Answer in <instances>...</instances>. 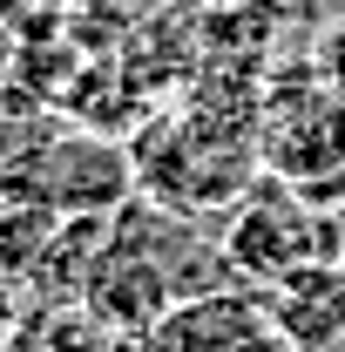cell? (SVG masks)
Returning <instances> with one entry per match:
<instances>
[{"mask_svg":"<svg viewBox=\"0 0 345 352\" xmlns=\"http://www.w3.org/2000/svg\"><path fill=\"white\" fill-rule=\"evenodd\" d=\"M0 190H14L27 204H47L61 217H109L129 197V163L95 135H47Z\"/></svg>","mask_w":345,"mask_h":352,"instance_id":"6da1fadb","label":"cell"},{"mask_svg":"<svg viewBox=\"0 0 345 352\" xmlns=\"http://www.w3.org/2000/svg\"><path fill=\"white\" fill-rule=\"evenodd\" d=\"M339 230L318 217V204H304L298 190H291V204H251L244 217L230 223V237H223V258L237 264V278H251V285H278V278H291L298 264L311 258H339Z\"/></svg>","mask_w":345,"mask_h":352,"instance_id":"7a4b0ae2","label":"cell"},{"mask_svg":"<svg viewBox=\"0 0 345 352\" xmlns=\"http://www.w3.org/2000/svg\"><path fill=\"white\" fill-rule=\"evenodd\" d=\"M149 346L156 352H291L278 339L264 298H237V292H203V298H183L149 325Z\"/></svg>","mask_w":345,"mask_h":352,"instance_id":"3957f363","label":"cell"},{"mask_svg":"<svg viewBox=\"0 0 345 352\" xmlns=\"http://www.w3.org/2000/svg\"><path fill=\"white\" fill-rule=\"evenodd\" d=\"M264 311L291 352H339L345 346V271L339 258H311L291 278L264 285Z\"/></svg>","mask_w":345,"mask_h":352,"instance_id":"277c9868","label":"cell"},{"mask_svg":"<svg viewBox=\"0 0 345 352\" xmlns=\"http://www.w3.org/2000/svg\"><path fill=\"white\" fill-rule=\"evenodd\" d=\"M82 292H88V305L102 311L115 332H149V325L176 305L170 278L142 258V251H129V237H109V251L95 258V271H88Z\"/></svg>","mask_w":345,"mask_h":352,"instance_id":"5b68a950","label":"cell"},{"mask_svg":"<svg viewBox=\"0 0 345 352\" xmlns=\"http://www.w3.org/2000/svg\"><path fill=\"white\" fill-rule=\"evenodd\" d=\"M54 230H61V210L0 190V278H34L47 244H54Z\"/></svg>","mask_w":345,"mask_h":352,"instance_id":"8992f818","label":"cell"},{"mask_svg":"<svg viewBox=\"0 0 345 352\" xmlns=\"http://www.w3.org/2000/svg\"><path fill=\"white\" fill-rule=\"evenodd\" d=\"M325 82H332V95L345 102V28L325 41Z\"/></svg>","mask_w":345,"mask_h":352,"instance_id":"52a82bcc","label":"cell"},{"mask_svg":"<svg viewBox=\"0 0 345 352\" xmlns=\"http://www.w3.org/2000/svg\"><path fill=\"white\" fill-rule=\"evenodd\" d=\"M0 75H7V34H0Z\"/></svg>","mask_w":345,"mask_h":352,"instance_id":"ba28073f","label":"cell"},{"mask_svg":"<svg viewBox=\"0 0 345 352\" xmlns=\"http://www.w3.org/2000/svg\"><path fill=\"white\" fill-rule=\"evenodd\" d=\"M339 271H345V244H339Z\"/></svg>","mask_w":345,"mask_h":352,"instance_id":"9c48e42d","label":"cell"}]
</instances>
